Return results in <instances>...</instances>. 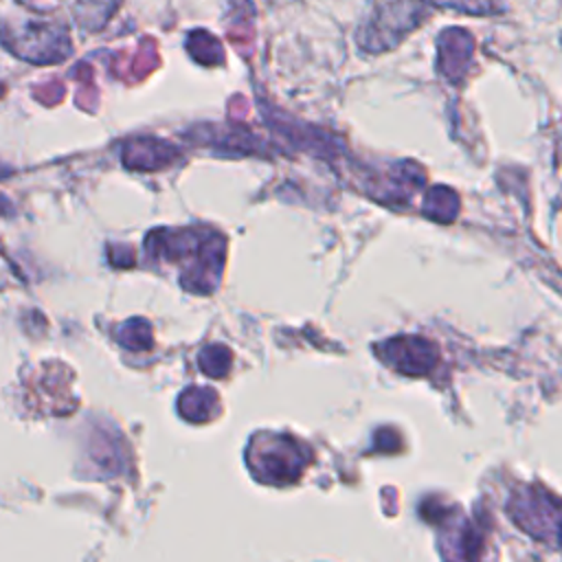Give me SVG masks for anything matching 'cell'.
<instances>
[{"label": "cell", "mask_w": 562, "mask_h": 562, "mask_svg": "<svg viewBox=\"0 0 562 562\" xmlns=\"http://www.w3.org/2000/svg\"><path fill=\"white\" fill-rule=\"evenodd\" d=\"M432 15V7L424 0H384L358 26L356 44L362 53L380 55L397 48Z\"/></svg>", "instance_id": "obj_1"}, {"label": "cell", "mask_w": 562, "mask_h": 562, "mask_svg": "<svg viewBox=\"0 0 562 562\" xmlns=\"http://www.w3.org/2000/svg\"><path fill=\"white\" fill-rule=\"evenodd\" d=\"M0 42L15 57L33 64H55L72 53L68 29L53 22H0Z\"/></svg>", "instance_id": "obj_2"}, {"label": "cell", "mask_w": 562, "mask_h": 562, "mask_svg": "<svg viewBox=\"0 0 562 562\" xmlns=\"http://www.w3.org/2000/svg\"><path fill=\"white\" fill-rule=\"evenodd\" d=\"M514 520L540 540H555L562 529V503L547 492L525 490L514 498Z\"/></svg>", "instance_id": "obj_3"}, {"label": "cell", "mask_w": 562, "mask_h": 562, "mask_svg": "<svg viewBox=\"0 0 562 562\" xmlns=\"http://www.w3.org/2000/svg\"><path fill=\"white\" fill-rule=\"evenodd\" d=\"M474 35L463 26H446L437 35V72L450 81L459 83L472 68L474 59Z\"/></svg>", "instance_id": "obj_4"}, {"label": "cell", "mask_w": 562, "mask_h": 562, "mask_svg": "<svg viewBox=\"0 0 562 562\" xmlns=\"http://www.w3.org/2000/svg\"><path fill=\"white\" fill-rule=\"evenodd\" d=\"M386 358L391 364L397 367V371L419 375L435 367L437 362V349L426 338H395L386 342Z\"/></svg>", "instance_id": "obj_5"}, {"label": "cell", "mask_w": 562, "mask_h": 562, "mask_svg": "<svg viewBox=\"0 0 562 562\" xmlns=\"http://www.w3.org/2000/svg\"><path fill=\"white\" fill-rule=\"evenodd\" d=\"M119 4H121V0H77L75 18L83 29L97 31V29L105 26V22L114 15Z\"/></svg>", "instance_id": "obj_6"}, {"label": "cell", "mask_w": 562, "mask_h": 562, "mask_svg": "<svg viewBox=\"0 0 562 562\" xmlns=\"http://www.w3.org/2000/svg\"><path fill=\"white\" fill-rule=\"evenodd\" d=\"M432 9H443V11H454L463 15H474V18H492L505 13V2L503 0H424Z\"/></svg>", "instance_id": "obj_7"}, {"label": "cell", "mask_w": 562, "mask_h": 562, "mask_svg": "<svg viewBox=\"0 0 562 562\" xmlns=\"http://www.w3.org/2000/svg\"><path fill=\"white\" fill-rule=\"evenodd\" d=\"M187 50L195 61L204 66H215V64H222L224 59L222 44L204 29H195L187 35Z\"/></svg>", "instance_id": "obj_8"}, {"label": "cell", "mask_w": 562, "mask_h": 562, "mask_svg": "<svg viewBox=\"0 0 562 562\" xmlns=\"http://www.w3.org/2000/svg\"><path fill=\"white\" fill-rule=\"evenodd\" d=\"M459 209V198L448 187H435L426 193L424 200V213L439 222H450Z\"/></svg>", "instance_id": "obj_9"}, {"label": "cell", "mask_w": 562, "mask_h": 562, "mask_svg": "<svg viewBox=\"0 0 562 562\" xmlns=\"http://www.w3.org/2000/svg\"><path fill=\"white\" fill-rule=\"evenodd\" d=\"M228 37L233 40V44H235L244 55L250 53L252 42H255V33H252V26H250V24L237 22V24L228 26Z\"/></svg>", "instance_id": "obj_10"}, {"label": "cell", "mask_w": 562, "mask_h": 562, "mask_svg": "<svg viewBox=\"0 0 562 562\" xmlns=\"http://www.w3.org/2000/svg\"><path fill=\"white\" fill-rule=\"evenodd\" d=\"M18 2L33 11H53L59 4V0H18Z\"/></svg>", "instance_id": "obj_11"}, {"label": "cell", "mask_w": 562, "mask_h": 562, "mask_svg": "<svg viewBox=\"0 0 562 562\" xmlns=\"http://www.w3.org/2000/svg\"><path fill=\"white\" fill-rule=\"evenodd\" d=\"M40 94H46V99L48 101H53V99H57L61 92H64V88H61V83L59 81H50V83H46L42 90H37Z\"/></svg>", "instance_id": "obj_12"}, {"label": "cell", "mask_w": 562, "mask_h": 562, "mask_svg": "<svg viewBox=\"0 0 562 562\" xmlns=\"http://www.w3.org/2000/svg\"><path fill=\"white\" fill-rule=\"evenodd\" d=\"M560 44H562V35H560Z\"/></svg>", "instance_id": "obj_13"}]
</instances>
